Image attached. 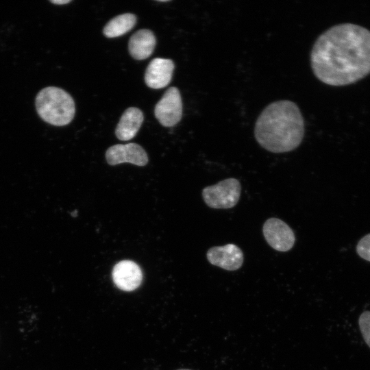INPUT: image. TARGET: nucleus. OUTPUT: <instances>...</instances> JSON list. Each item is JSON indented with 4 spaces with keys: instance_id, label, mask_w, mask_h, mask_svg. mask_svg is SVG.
<instances>
[{
    "instance_id": "obj_1",
    "label": "nucleus",
    "mask_w": 370,
    "mask_h": 370,
    "mask_svg": "<svg viewBox=\"0 0 370 370\" xmlns=\"http://www.w3.org/2000/svg\"><path fill=\"white\" fill-rule=\"evenodd\" d=\"M314 76L333 86L355 83L370 73V30L344 23L319 36L310 56Z\"/></svg>"
},
{
    "instance_id": "obj_2",
    "label": "nucleus",
    "mask_w": 370,
    "mask_h": 370,
    "mask_svg": "<svg viewBox=\"0 0 370 370\" xmlns=\"http://www.w3.org/2000/svg\"><path fill=\"white\" fill-rule=\"evenodd\" d=\"M305 133L304 119L298 106L282 99L267 105L254 126V136L264 149L275 153L295 149Z\"/></svg>"
},
{
    "instance_id": "obj_3",
    "label": "nucleus",
    "mask_w": 370,
    "mask_h": 370,
    "mask_svg": "<svg viewBox=\"0 0 370 370\" xmlns=\"http://www.w3.org/2000/svg\"><path fill=\"white\" fill-rule=\"evenodd\" d=\"M35 106L38 116L55 126L69 124L75 114L73 97L58 87L48 86L40 90L36 97Z\"/></svg>"
},
{
    "instance_id": "obj_4",
    "label": "nucleus",
    "mask_w": 370,
    "mask_h": 370,
    "mask_svg": "<svg viewBox=\"0 0 370 370\" xmlns=\"http://www.w3.org/2000/svg\"><path fill=\"white\" fill-rule=\"evenodd\" d=\"M241 185L236 178H227L216 184L206 186L202 190L206 204L214 209H228L239 201Z\"/></svg>"
},
{
    "instance_id": "obj_5",
    "label": "nucleus",
    "mask_w": 370,
    "mask_h": 370,
    "mask_svg": "<svg viewBox=\"0 0 370 370\" xmlns=\"http://www.w3.org/2000/svg\"><path fill=\"white\" fill-rule=\"evenodd\" d=\"M154 114L164 127L177 125L182 117V101L180 92L176 87L168 88L154 108Z\"/></svg>"
},
{
    "instance_id": "obj_6",
    "label": "nucleus",
    "mask_w": 370,
    "mask_h": 370,
    "mask_svg": "<svg viewBox=\"0 0 370 370\" xmlns=\"http://www.w3.org/2000/svg\"><path fill=\"white\" fill-rule=\"evenodd\" d=\"M262 233L267 243L276 251H288L295 245V236L293 230L280 219H268L263 225Z\"/></svg>"
},
{
    "instance_id": "obj_7",
    "label": "nucleus",
    "mask_w": 370,
    "mask_h": 370,
    "mask_svg": "<svg viewBox=\"0 0 370 370\" xmlns=\"http://www.w3.org/2000/svg\"><path fill=\"white\" fill-rule=\"evenodd\" d=\"M106 159L108 164L112 166L129 162L143 166L149 161L145 150L140 145L134 143L125 145L117 144L110 147L106 152Z\"/></svg>"
},
{
    "instance_id": "obj_8",
    "label": "nucleus",
    "mask_w": 370,
    "mask_h": 370,
    "mask_svg": "<svg viewBox=\"0 0 370 370\" xmlns=\"http://www.w3.org/2000/svg\"><path fill=\"white\" fill-rule=\"evenodd\" d=\"M206 257L211 264L227 271L239 269L244 260L242 250L232 243L211 247L207 251Z\"/></svg>"
},
{
    "instance_id": "obj_9",
    "label": "nucleus",
    "mask_w": 370,
    "mask_h": 370,
    "mask_svg": "<svg viewBox=\"0 0 370 370\" xmlns=\"http://www.w3.org/2000/svg\"><path fill=\"white\" fill-rule=\"evenodd\" d=\"M112 278L117 288L123 291H132L141 284L143 273L134 262L122 260L114 266Z\"/></svg>"
},
{
    "instance_id": "obj_10",
    "label": "nucleus",
    "mask_w": 370,
    "mask_h": 370,
    "mask_svg": "<svg viewBox=\"0 0 370 370\" xmlns=\"http://www.w3.org/2000/svg\"><path fill=\"white\" fill-rule=\"evenodd\" d=\"M175 64L172 60L156 58L151 60L145 73L146 85L153 89L166 87L171 81Z\"/></svg>"
},
{
    "instance_id": "obj_11",
    "label": "nucleus",
    "mask_w": 370,
    "mask_h": 370,
    "mask_svg": "<svg viewBox=\"0 0 370 370\" xmlns=\"http://www.w3.org/2000/svg\"><path fill=\"white\" fill-rule=\"evenodd\" d=\"M156 44V39L153 32L148 29H141L130 37L128 50L134 59L143 60L153 53Z\"/></svg>"
},
{
    "instance_id": "obj_12",
    "label": "nucleus",
    "mask_w": 370,
    "mask_h": 370,
    "mask_svg": "<svg viewBox=\"0 0 370 370\" xmlns=\"http://www.w3.org/2000/svg\"><path fill=\"white\" fill-rule=\"evenodd\" d=\"M143 120V113L139 108H128L123 113L116 125V136L123 141L131 140L138 133Z\"/></svg>"
},
{
    "instance_id": "obj_13",
    "label": "nucleus",
    "mask_w": 370,
    "mask_h": 370,
    "mask_svg": "<svg viewBox=\"0 0 370 370\" xmlns=\"http://www.w3.org/2000/svg\"><path fill=\"white\" fill-rule=\"evenodd\" d=\"M136 21V16L134 14H119L107 23L103 27V34L109 38L123 36L135 26Z\"/></svg>"
},
{
    "instance_id": "obj_14",
    "label": "nucleus",
    "mask_w": 370,
    "mask_h": 370,
    "mask_svg": "<svg viewBox=\"0 0 370 370\" xmlns=\"http://www.w3.org/2000/svg\"><path fill=\"white\" fill-rule=\"evenodd\" d=\"M359 326L362 336L370 347V311H365L360 316Z\"/></svg>"
},
{
    "instance_id": "obj_15",
    "label": "nucleus",
    "mask_w": 370,
    "mask_h": 370,
    "mask_svg": "<svg viewBox=\"0 0 370 370\" xmlns=\"http://www.w3.org/2000/svg\"><path fill=\"white\" fill-rule=\"evenodd\" d=\"M356 251L361 258L370 262V234L360 240Z\"/></svg>"
},
{
    "instance_id": "obj_16",
    "label": "nucleus",
    "mask_w": 370,
    "mask_h": 370,
    "mask_svg": "<svg viewBox=\"0 0 370 370\" xmlns=\"http://www.w3.org/2000/svg\"><path fill=\"white\" fill-rule=\"evenodd\" d=\"M50 2L56 5H64L71 2V0H51Z\"/></svg>"
},
{
    "instance_id": "obj_17",
    "label": "nucleus",
    "mask_w": 370,
    "mask_h": 370,
    "mask_svg": "<svg viewBox=\"0 0 370 370\" xmlns=\"http://www.w3.org/2000/svg\"><path fill=\"white\" fill-rule=\"evenodd\" d=\"M158 2H169L171 1V0H157Z\"/></svg>"
},
{
    "instance_id": "obj_18",
    "label": "nucleus",
    "mask_w": 370,
    "mask_h": 370,
    "mask_svg": "<svg viewBox=\"0 0 370 370\" xmlns=\"http://www.w3.org/2000/svg\"><path fill=\"white\" fill-rule=\"evenodd\" d=\"M177 370H191V369H177Z\"/></svg>"
}]
</instances>
